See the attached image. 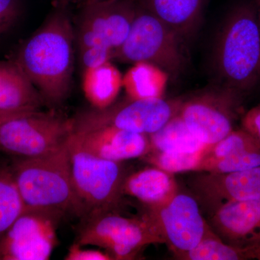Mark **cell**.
I'll return each mask as SVG.
<instances>
[{
	"label": "cell",
	"mask_w": 260,
	"mask_h": 260,
	"mask_svg": "<svg viewBox=\"0 0 260 260\" xmlns=\"http://www.w3.org/2000/svg\"><path fill=\"white\" fill-rule=\"evenodd\" d=\"M183 260H244L254 259V249H244L224 242L213 230L194 248L174 256Z\"/></svg>",
	"instance_id": "603a6c76"
},
{
	"label": "cell",
	"mask_w": 260,
	"mask_h": 260,
	"mask_svg": "<svg viewBox=\"0 0 260 260\" xmlns=\"http://www.w3.org/2000/svg\"><path fill=\"white\" fill-rule=\"evenodd\" d=\"M254 259L260 260V246L254 249Z\"/></svg>",
	"instance_id": "1f68e13d"
},
{
	"label": "cell",
	"mask_w": 260,
	"mask_h": 260,
	"mask_svg": "<svg viewBox=\"0 0 260 260\" xmlns=\"http://www.w3.org/2000/svg\"><path fill=\"white\" fill-rule=\"evenodd\" d=\"M78 23L75 30V40L83 71L111 61L114 57V51L102 30L80 15Z\"/></svg>",
	"instance_id": "7402d4cb"
},
{
	"label": "cell",
	"mask_w": 260,
	"mask_h": 260,
	"mask_svg": "<svg viewBox=\"0 0 260 260\" xmlns=\"http://www.w3.org/2000/svg\"><path fill=\"white\" fill-rule=\"evenodd\" d=\"M178 191L174 174L155 167L130 174L122 185L123 194L136 198L148 207L166 203Z\"/></svg>",
	"instance_id": "ac0fdd59"
},
{
	"label": "cell",
	"mask_w": 260,
	"mask_h": 260,
	"mask_svg": "<svg viewBox=\"0 0 260 260\" xmlns=\"http://www.w3.org/2000/svg\"><path fill=\"white\" fill-rule=\"evenodd\" d=\"M122 82L120 72L111 61L83 70L84 94L94 109L112 105L122 88Z\"/></svg>",
	"instance_id": "d6986e66"
},
{
	"label": "cell",
	"mask_w": 260,
	"mask_h": 260,
	"mask_svg": "<svg viewBox=\"0 0 260 260\" xmlns=\"http://www.w3.org/2000/svg\"><path fill=\"white\" fill-rule=\"evenodd\" d=\"M39 110H18V111H4L0 110V126L5 124L7 121L17 118L22 117L31 114L32 113Z\"/></svg>",
	"instance_id": "f546056e"
},
{
	"label": "cell",
	"mask_w": 260,
	"mask_h": 260,
	"mask_svg": "<svg viewBox=\"0 0 260 260\" xmlns=\"http://www.w3.org/2000/svg\"><path fill=\"white\" fill-rule=\"evenodd\" d=\"M213 66L218 85L244 95L260 81V27L254 5L243 3L228 14L220 30Z\"/></svg>",
	"instance_id": "3957f363"
},
{
	"label": "cell",
	"mask_w": 260,
	"mask_h": 260,
	"mask_svg": "<svg viewBox=\"0 0 260 260\" xmlns=\"http://www.w3.org/2000/svg\"><path fill=\"white\" fill-rule=\"evenodd\" d=\"M10 169L25 211L84 215L83 205L73 185L68 140L44 155L20 158Z\"/></svg>",
	"instance_id": "7a4b0ae2"
},
{
	"label": "cell",
	"mask_w": 260,
	"mask_h": 260,
	"mask_svg": "<svg viewBox=\"0 0 260 260\" xmlns=\"http://www.w3.org/2000/svg\"><path fill=\"white\" fill-rule=\"evenodd\" d=\"M67 260H111L110 254L95 249H83L80 244L75 243L70 246L68 254L65 256Z\"/></svg>",
	"instance_id": "83f0119b"
},
{
	"label": "cell",
	"mask_w": 260,
	"mask_h": 260,
	"mask_svg": "<svg viewBox=\"0 0 260 260\" xmlns=\"http://www.w3.org/2000/svg\"><path fill=\"white\" fill-rule=\"evenodd\" d=\"M73 118L37 112L0 126V151L20 158L40 156L64 144L73 131Z\"/></svg>",
	"instance_id": "ba28073f"
},
{
	"label": "cell",
	"mask_w": 260,
	"mask_h": 260,
	"mask_svg": "<svg viewBox=\"0 0 260 260\" xmlns=\"http://www.w3.org/2000/svg\"><path fill=\"white\" fill-rule=\"evenodd\" d=\"M259 14H258V20H259V24L260 27V0H259Z\"/></svg>",
	"instance_id": "836d02e7"
},
{
	"label": "cell",
	"mask_w": 260,
	"mask_h": 260,
	"mask_svg": "<svg viewBox=\"0 0 260 260\" xmlns=\"http://www.w3.org/2000/svg\"><path fill=\"white\" fill-rule=\"evenodd\" d=\"M75 42L70 9L54 8L23 44L15 60L44 100L53 105L61 104L69 95Z\"/></svg>",
	"instance_id": "6da1fadb"
},
{
	"label": "cell",
	"mask_w": 260,
	"mask_h": 260,
	"mask_svg": "<svg viewBox=\"0 0 260 260\" xmlns=\"http://www.w3.org/2000/svg\"><path fill=\"white\" fill-rule=\"evenodd\" d=\"M260 167V143L239 149L221 158H203L196 172L223 174Z\"/></svg>",
	"instance_id": "cb8c5ba5"
},
{
	"label": "cell",
	"mask_w": 260,
	"mask_h": 260,
	"mask_svg": "<svg viewBox=\"0 0 260 260\" xmlns=\"http://www.w3.org/2000/svg\"><path fill=\"white\" fill-rule=\"evenodd\" d=\"M62 216L43 210L24 212L0 240V260L49 259Z\"/></svg>",
	"instance_id": "8fae6325"
},
{
	"label": "cell",
	"mask_w": 260,
	"mask_h": 260,
	"mask_svg": "<svg viewBox=\"0 0 260 260\" xmlns=\"http://www.w3.org/2000/svg\"><path fill=\"white\" fill-rule=\"evenodd\" d=\"M83 0H51L54 8H65L70 9V7L73 5L81 4Z\"/></svg>",
	"instance_id": "4dcf8cb0"
},
{
	"label": "cell",
	"mask_w": 260,
	"mask_h": 260,
	"mask_svg": "<svg viewBox=\"0 0 260 260\" xmlns=\"http://www.w3.org/2000/svg\"><path fill=\"white\" fill-rule=\"evenodd\" d=\"M242 96L218 85L184 100L178 115L203 143L213 145L234 129Z\"/></svg>",
	"instance_id": "9c48e42d"
},
{
	"label": "cell",
	"mask_w": 260,
	"mask_h": 260,
	"mask_svg": "<svg viewBox=\"0 0 260 260\" xmlns=\"http://www.w3.org/2000/svg\"><path fill=\"white\" fill-rule=\"evenodd\" d=\"M71 135L85 150L112 161L141 158L150 150L148 135L114 126L72 132Z\"/></svg>",
	"instance_id": "5bb4252c"
},
{
	"label": "cell",
	"mask_w": 260,
	"mask_h": 260,
	"mask_svg": "<svg viewBox=\"0 0 260 260\" xmlns=\"http://www.w3.org/2000/svg\"><path fill=\"white\" fill-rule=\"evenodd\" d=\"M81 6L104 32L114 51L120 47L134 21L137 0H101Z\"/></svg>",
	"instance_id": "9a60e30c"
},
{
	"label": "cell",
	"mask_w": 260,
	"mask_h": 260,
	"mask_svg": "<svg viewBox=\"0 0 260 260\" xmlns=\"http://www.w3.org/2000/svg\"><path fill=\"white\" fill-rule=\"evenodd\" d=\"M72 177L75 191L88 218L109 213L119 204L124 171L120 162L100 158L84 149L70 134Z\"/></svg>",
	"instance_id": "5b68a950"
},
{
	"label": "cell",
	"mask_w": 260,
	"mask_h": 260,
	"mask_svg": "<svg viewBox=\"0 0 260 260\" xmlns=\"http://www.w3.org/2000/svg\"><path fill=\"white\" fill-rule=\"evenodd\" d=\"M24 211L11 169L0 168V240Z\"/></svg>",
	"instance_id": "d4e9b609"
},
{
	"label": "cell",
	"mask_w": 260,
	"mask_h": 260,
	"mask_svg": "<svg viewBox=\"0 0 260 260\" xmlns=\"http://www.w3.org/2000/svg\"><path fill=\"white\" fill-rule=\"evenodd\" d=\"M21 8L20 0H0V35L14 25Z\"/></svg>",
	"instance_id": "4316f807"
},
{
	"label": "cell",
	"mask_w": 260,
	"mask_h": 260,
	"mask_svg": "<svg viewBox=\"0 0 260 260\" xmlns=\"http://www.w3.org/2000/svg\"><path fill=\"white\" fill-rule=\"evenodd\" d=\"M75 243L102 247L113 259L123 260L134 259L145 246L164 241L145 215L129 218L109 212L88 218Z\"/></svg>",
	"instance_id": "52a82bcc"
},
{
	"label": "cell",
	"mask_w": 260,
	"mask_h": 260,
	"mask_svg": "<svg viewBox=\"0 0 260 260\" xmlns=\"http://www.w3.org/2000/svg\"><path fill=\"white\" fill-rule=\"evenodd\" d=\"M206 148L207 147L203 150L189 153L149 152L145 156H146L147 160L154 167L173 174L180 172H196L198 166L204 157Z\"/></svg>",
	"instance_id": "484cf974"
},
{
	"label": "cell",
	"mask_w": 260,
	"mask_h": 260,
	"mask_svg": "<svg viewBox=\"0 0 260 260\" xmlns=\"http://www.w3.org/2000/svg\"><path fill=\"white\" fill-rule=\"evenodd\" d=\"M200 173L191 180V190L211 214L226 203L260 199V167L223 174Z\"/></svg>",
	"instance_id": "7c38bea8"
},
{
	"label": "cell",
	"mask_w": 260,
	"mask_h": 260,
	"mask_svg": "<svg viewBox=\"0 0 260 260\" xmlns=\"http://www.w3.org/2000/svg\"><path fill=\"white\" fill-rule=\"evenodd\" d=\"M184 42L177 32L138 3L129 34L114 51L113 59L131 64L152 63L168 74L177 77L185 68Z\"/></svg>",
	"instance_id": "277c9868"
},
{
	"label": "cell",
	"mask_w": 260,
	"mask_h": 260,
	"mask_svg": "<svg viewBox=\"0 0 260 260\" xmlns=\"http://www.w3.org/2000/svg\"><path fill=\"white\" fill-rule=\"evenodd\" d=\"M242 128L260 143V104L253 107L243 116Z\"/></svg>",
	"instance_id": "f1b7e54d"
},
{
	"label": "cell",
	"mask_w": 260,
	"mask_h": 260,
	"mask_svg": "<svg viewBox=\"0 0 260 260\" xmlns=\"http://www.w3.org/2000/svg\"><path fill=\"white\" fill-rule=\"evenodd\" d=\"M209 224L226 244L255 249L260 246V199L224 204L212 213Z\"/></svg>",
	"instance_id": "4fadbf2b"
},
{
	"label": "cell",
	"mask_w": 260,
	"mask_h": 260,
	"mask_svg": "<svg viewBox=\"0 0 260 260\" xmlns=\"http://www.w3.org/2000/svg\"><path fill=\"white\" fill-rule=\"evenodd\" d=\"M101 1V0H83L82 2L81 5L89 4V3H95V2Z\"/></svg>",
	"instance_id": "d6a6232c"
},
{
	"label": "cell",
	"mask_w": 260,
	"mask_h": 260,
	"mask_svg": "<svg viewBox=\"0 0 260 260\" xmlns=\"http://www.w3.org/2000/svg\"><path fill=\"white\" fill-rule=\"evenodd\" d=\"M183 102L181 99L134 100L127 97L105 109L93 108L77 114L73 118L72 132L110 126L150 135L179 114Z\"/></svg>",
	"instance_id": "8992f818"
},
{
	"label": "cell",
	"mask_w": 260,
	"mask_h": 260,
	"mask_svg": "<svg viewBox=\"0 0 260 260\" xmlns=\"http://www.w3.org/2000/svg\"><path fill=\"white\" fill-rule=\"evenodd\" d=\"M183 39H190L199 28L207 0H137Z\"/></svg>",
	"instance_id": "2e32d148"
},
{
	"label": "cell",
	"mask_w": 260,
	"mask_h": 260,
	"mask_svg": "<svg viewBox=\"0 0 260 260\" xmlns=\"http://www.w3.org/2000/svg\"><path fill=\"white\" fill-rule=\"evenodd\" d=\"M169 75L157 65L145 61L133 64L123 76L122 88L134 100L162 99Z\"/></svg>",
	"instance_id": "ffe728a7"
},
{
	"label": "cell",
	"mask_w": 260,
	"mask_h": 260,
	"mask_svg": "<svg viewBox=\"0 0 260 260\" xmlns=\"http://www.w3.org/2000/svg\"><path fill=\"white\" fill-rule=\"evenodd\" d=\"M144 215L174 256L191 250L213 230L202 215L198 200L179 191L162 204L148 207Z\"/></svg>",
	"instance_id": "30bf717a"
},
{
	"label": "cell",
	"mask_w": 260,
	"mask_h": 260,
	"mask_svg": "<svg viewBox=\"0 0 260 260\" xmlns=\"http://www.w3.org/2000/svg\"><path fill=\"white\" fill-rule=\"evenodd\" d=\"M148 137L150 152L189 153L208 146L191 133L178 114Z\"/></svg>",
	"instance_id": "44dd1931"
},
{
	"label": "cell",
	"mask_w": 260,
	"mask_h": 260,
	"mask_svg": "<svg viewBox=\"0 0 260 260\" xmlns=\"http://www.w3.org/2000/svg\"><path fill=\"white\" fill-rule=\"evenodd\" d=\"M44 101L16 61H0V110H39Z\"/></svg>",
	"instance_id": "e0dca14e"
}]
</instances>
